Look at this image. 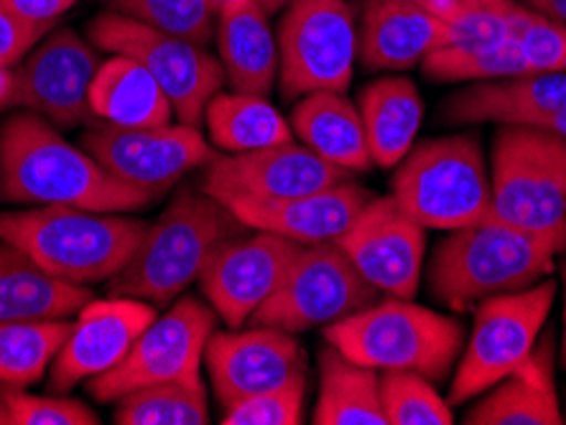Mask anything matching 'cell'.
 <instances>
[{
    "instance_id": "obj_1",
    "label": "cell",
    "mask_w": 566,
    "mask_h": 425,
    "mask_svg": "<svg viewBox=\"0 0 566 425\" xmlns=\"http://www.w3.org/2000/svg\"><path fill=\"white\" fill-rule=\"evenodd\" d=\"M164 194L118 179L60 136L44 115L21 110L0 125V202L126 214L146 210Z\"/></svg>"
},
{
    "instance_id": "obj_2",
    "label": "cell",
    "mask_w": 566,
    "mask_h": 425,
    "mask_svg": "<svg viewBox=\"0 0 566 425\" xmlns=\"http://www.w3.org/2000/svg\"><path fill=\"white\" fill-rule=\"evenodd\" d=\"M245 230L220 199L185 187L158 222L148 224L126 268L107 280V296L138 298L154 306L171 304L199 280L212 257L232 240L243 237Z\"/></svg>"
},
{
    "instance_id": "obj_3",
    "label": "cell",
    "mask_w": 566,
    "mask_h": 425,
    "mask_svg": "<svg viewBox=\"0 0 566 425\" xmlns=\"http://www.w3.org/2000/svg\"><path fill=\"white\" fill-rule=\"evenodd\" d=\"M148 224L123 212L33 206L0 214V240L21 247L54 278L93 288L115 278L136 253Z\"/></svg>"
},
{
    "instance_id": "obj_4",
    "label": "cell",
    "mask_w": 566,
    "mask_h": 425,
    "mask_svg": "<svg viewBox=\"0 0 566 425\" xmlns=\"http://www.w3.org/2000/svg\"><path fill=\"white\" fill-rule=\"evenodd\" d=\"M556 255V245L497 220L449 230L431 255L429 290L441 306L468 311L490 296L536 286L552 275Z\"/></svg>"
},
{
    "instance_id": "obj_5",
    "label": "cell",
    "mask_w": 566,
    "mask_h": 425,
    "mask_svg": "<svg viewBox=\"0 0 566 425\" xmlns=\"http://www.w3.org/2000/svg\"><path fill=\"white\" fill-rule=\"evenodd\" d=\"M324 339L357 364L416 372L434 385L447 380L464 349L460 321L406 298H386L329 323Z\"/></svg>"
},
{
    "instance_id": "obj_6",
    "label": "cell",
    "mask_w": 566,
    "mask_h": 425,
    "mask_svg": "<svg viewBox=\"0 0 566 425\" xmlns=\"http://www.w3.org/2000/svg\"><path fill=\"white\" fill-rule=\"evenodd\" d=\"M493 216L566 253V138L538 125H501L493 140Z\"/></svg>"
},
{
    "instance_id": "obj_7",
    "label": "cell",
    "mask_w": 566,
    "mask_h": 425,
    "mask_svg": "<svg viewBox=\"0 0 566 425\" xmlns=\"http://www.w3.org/2000/svg\"><path fill=\"white\" fill-rule=\"evenodd\" d=\"M394 199L427 230H460L493 216V183L480 140L434 138L403 156L394 177Z\"/></svg>"
},
{
    "instance_id": "obj_8",
    "label": "cell",
    "mask_w": 566,
    "mask_h": 425,
    "mask_svg": "<svg viewBox=\"0 0 566 425\" xmlns=\"http://www.w3.org/2000/svg\"><path fill=\"white\" fill-rule=\"evenodd\" d=\"M554 296L556 283L544 278L531 288L490 296L474 306V327L449 387V405L482 395L528 362Z\"/></svg>"
},
{
    "instance_id": "obj_9",
    "label": "cell",
    "mask_w": 566,
    "mask_h": 425,
    "mask_svg": "<svg viewBox=\"0 0 566 425\" xmlns=\"http://www.w3.org/2000/svg\"><path fill=\"white\" fill-rule=\"evenodd\" d=\"M87 39L105 54H123L144 64L154 74L174 107V118L199 128L207 103L222 89L224 70L207 46L171 36L120 15L105 11L87 23Z\"/></svg>"
},
{
    "instance_id": "obj_10",
    "label": "cell",
    "mask_w": 566,
    "mask_h": 425,
    "mask_svg": "<svg viewBox=\"0 0 566 425\" xmlns=\"http://www.w3.org/2000/svg\"><path fill=\"white\" fill-rule=\"evenodd\" d=\"M380 290L357 273L337 243L306 245L289 265L279 288L248 323L302 334L343 321L380 301Z\"/></svg>"
},
{
    "instance_id": "obj_11",
    "label": "cell",
    "mask_w": 566,
    "mask_h": 425,
    "mask_svg": "<svg viewBox=\"0 0 566 425\" xmlns=\"http://www.w3.org/2000/svg\"><path fill=\"white\" fill-rule=\"evenodd\" d=\"M279 87L289 99L345 92L357 62V23L347 0H296L279 23Z\"/></svg>"
},
{
    "instance_id": "obj_12",
    "label": "cell",
    "mask_w": 566,
    "mask_h": 425,
    "mask_svg": "<svg viewBox=\"0 0 566 425\" xmlns=\"http://www.w3.org/2000/svg\"><path fill=\"white\" fill-rule=\"evenodd\" d=\"M214 327L218 314L212 306L181 296L164 316H156L115 370L87 380V393L99 403H115L130 390L161 382L202 385L205 349Z\"/></svg>"
},
{
    "instance_id": "obj_13",
    "label": "cell",
    "mask_w": 566,
    "mask_h": 425,
    "mask_svg": "<svg viewBox=\"0 0 566 425\" xmlns=\"http://www.w3.org/2000/svg\"><path fill=\"white\" fill-rule=\"evenodd\" d=\"M99 49L72 29H52L23 62L15 64V107L44 115L56 128L72 130L95 120L90 87L99 70Z\"/></svg>"
},
{
    "instance_id": "obj_14",
    "label": "cell",
    "mask_w": 566,
    "mask_h": 425,
    "mask_svg": "<svg viewBox=\"0 0 566 425\" xmlns=\"http://www.w3.org/2000/svg\"><path fill=\"white\" fill-rule=\"evenodd\" d=\"M82 148L118 179L161 191H169L181 177L214 158L202 132L185 123L158 128L97 123L85 130Z\"/></svg>"
},
{
    "instance_id": "obj_15",
    "label": "cell",
    "mask_w": 566,
    "mask_h": 425,
    "mask_svg": "<svg viewBox=\"0 0 566 425\" xmlns=\"http://www.w3.org/2000/svg\"><path fill=\"white\" fill-rule=\"evenodd\" d=\"M335 243L380 294L406 301L419 294L427 227L406 214L394 196L370 199Z\"/></svg>"
},
{
    "instance_id": "obj_16",
    "label": "cell",
    "mask_w": 566,
    "mask_h": 425,
    "mask_svg": "<svg viewBox=\"0 0 566 425\" xmlns=\"http://www.w3.org/2000/svg\"><path fill=\"white\" fill-rule=\"evenodd\" d=\"M353 181V173L324 161L304 144H289L258 148V151L214 156L205 166L199 189L220 202L235 199H289L312 194L337 183Z\"/></svg>"
},
{
    "instance_id": "obj_17",
    "label": "cell",
    "mask_w": 566,
    "mask_h": 425,
    "mask_svg": "<svg viewBox=\"0 0 566 425\" xmlns=\"http://www.w3.org/2000/svg\"><path fill=\"white\" fill-rule=\"evenodd\" d=\"M302 247L294 240L261 230L224 245L199 275V286L218 319L230 329L248 323L265 298L279 288Z\"/></svg>"
},
{
    "instance_id": "obj_18",
    "label": "cell",
    "mask_w": 566,
    "mask_h": 425,
    "mask_svg": "<svg viewBox=\"0 0 566 425\" xmlns=\"http://www.w3.org/2000/svg\"><path fill=\"white\" fill-rule=\"evenodd\" d=\"M205 366L214 397L228 411L306 374V357L289 331L253 327L248 331H214L205 349Z\"/></svg>"
},
{
    "instance_id": "obj_19",
    "label": "cell",
    "mask_w": 566,
    "mask_h": 425,
    "mask_svg": "<svg viewBox=\"0 0 566 425\" xmlns=\"http://www.w3.org/2000/svg\"><path fill=\"white\" fill-rule=\"evenodd\" d=\"M74 321L70 339L52 362L49 390L70 393L80 382L105 374L126 360L138 337L156 319V306L138 298H93Z\"/></svg>"
},
{
    "instance_id": "obj_20",
    "label": "cell",
    "mask_w": 566,
    "mask_h": 425,
    "mask_svg": "<svg viewBox=\"0 0 566 425\" xmlns=\"http://www.w3.org/2000/svg\"><path fill=\"white\" fill-rule=\"evenodd\" d=\"M457 41V33L421 0H365L357 60L370 72H409Z\"/></svg>"
},
{
    "instance_id": "obj_21",
    "label": "cell",
    "mask_w": 566,
    "mask_h": 425,
    "mask_svg": "<svg viewBox=\"0 0 566 425\" xmlns=\"http://www.w3.org/2000/svg\"><path fill=\"white\" fill-rule=\"evenodd\" d=\"M373 199L360 183L345 181L337 187L289 199H235L228 202L248 230L271 232L298 245L335 243Z\"/></svg>"
},
{
    "instance_id": "obj_22",
    "label": "cell",
    "mask_w": 566,
    "mask_h": 425,
    "mask_svg": "<svg viewBox=\"0 0 566 425\" xmlns=\"http://www.w3.org/2000/svg\"><path fill=\"white\" fill-rule=\"evenodd\" d=\"M566 113V74H523L468 87L441 107L449 123L538 125Z\"/></svg>"
},
{
    "instance_id": "obj_23",
    "label": "cell",
    "mask_w": 566,
    "mask_h": 425,
    "mask_svg": "<svg viewBox=\"0 0 566 425\" xmlns=\"http://www.w3.org/2000/svg\"><path fill=\"white\" fill-rule=\"evenodd\" d=\"M218 49L232 92L271 95L279 79V41L258 0H218Z\"/></svg>"
},
{
    "instance_id": "obj_24",
    "label": "cell",
    "mask_w": 566,
    "mask_h": 425,
    "mask_svg": "<svg viewBox=\"0 0 566 425\" xmlns=\"http://www.w3.org/2000/svg\"><path fill=\"white\" fill-rule=\"evenodd\" d=\"M93 298V288L54 278L21 247L0 240V323L72 319Z\"/></svg>"
},
{
    "instance_id": "obj_25",
    "label": "cell",
    "mask_w": 566,
    "mask_h": 425,
    "mask_svg": "<svg viewBox=\"0 0 566 425\" xmlns=\"http://www.w3.org/2000/svg\"><path fill=\"white\" fill-rule=\"evenodd\" d=\"M291 128L306 148L339 169L357 173L373 166L360 110L345 92L324 89L304 95L291 115Z\"/></svg>"
},
{
    "instance_id": "obj_26",
    "label": "cell",
    "mask_w": 566,
    "mask_h": 425,
    "mask_svg": "<svg viewBox=\"0 0 566 425\" xmlns=\"http://www.w3.org/2000/svg\"><path fill=\"white\" fill-rule=\"evenodd\" d=\"M468 425H559V411L552 378V341L536 344L528 362L490 387L464 418Z\"/></svg>"
},
{
    "instance_id": "obj_27",
    "label": "cell",
    "mask_w": 566,
    "mask_h": 425,
    "mask_svg": "<svg viewBox=\"0 0 566 425\" xmlns=\"http://www.w3.org/2000/svg\"><path fill=\"white\" fill-rule=\"evenodd\" d=\"M90 107L95 120L118 128H158L174 118L169 97L154 74L123 54H111L99 64L90 87Z\"/></svg>"
},
{
    "instance_id": "obj_28",
    "label": "cell",
    "mask_w": 566,
    "mask_h": 425,
    "mask_svg": "<svg viewBox=\"0 0 566 425\" xmlns=\"http://www.w3.org/2000/svg\"><path fill=\"white\" fill-rule=\"evenodd\" d=\"M357 110L368 136L370 158L380 169L401 163L423 118L419 89L409 77H382L360 92Z\"/></svg>"
},
{
    "instance_id": "obj_29",
    "label": "cell",
    "mask_w": 566,
    "mask_h": 425,
    "mask_svg": "<svg viewBox=\"0 0 566 425\" xmlns=\"http://www.w3.org/2000/svg\"><path fill=\"white\" fill-rule=\"evenodd\" d=\"M316 425H388L380 400L378 370L347 360L327 344L319 352V397Z\"/></svg>"
},
{
    "instance_id": "obj_30",
    "label": "cell",
    "mask_w": 566,
    "mask_h": 425,
    "mask_svg": "<svg viewBox=\"0 0 566 425\" xmlns=\"http://www.w3.org/2000/svg\"><path fill=\"white\" fill-rule=\"evenodd\" d=\"M207 132L224 153H245L294 140V128L263 95L218 92L205 110Z\"/></svg>"
},
{
    "instance_id": "obj_31",
    "label": "cell",
    "mask_w": 566,
    "mask_h": 425,
    "mask_svg": "<svg viewBox=\"0 0 566 425\" xmlns=\"http://www.w3.org/2000/svg\"><path fill=\"white\" fill-rule=\"evenodd\" d=\"M72 329L70 319L0 323V387L36 385Z\"/></svg>"
},
{
    "instance_id": "obj_32",
    "label": "cell",
    "mask_w": 566,
    "mask_h": 425,
    "mask_svg": "<svg viewBox=\"0 0 566 425\" xmlns=\"http://www.w3.org/2000/svg\"><path fill=\"white\" fill-rule=\"evenodd\" d=\"M113 421L118 425H207L205 385H181V382H161L146 385L115 400Z\"/></svg>"
},
{
    "instance_id": "obj_33",
    "label": "cell",
    "mask_w": 566,
    "mask_h": 425,
    "mask_svg": "<svg viewBox=\"0 0 566 425\" xmlns=\"http://www.w3.org/2000/svg\"><path fill=\"white\" fill-rule=\"evenodd\" d=\"M434 82H490L531 74L513 44H449L421 62Z\"/></svg>"
},
{
    "instance_id": "obj_34",
    "label": "cell",
    "mask_w": 566,
    "mask_h": 425,
    "mask_svg": "<svg viewBox=\"0 0 566 425\" xmlns=\"http://www.w3.org/2000/svg\"><path fill=\"white\" fill-rule=\"evenodd\" d=\"M107 11H115L146 26L171 36L210 46L218 33V0H105Z\"/></svg>"
},
{
    "instance_id": "obj_35",
    "label": "cell",
    "mask_w": 566,
    "mask_h": 425,
    "mask_svg": "<svg viewBox=\"0 0 566 425\" xmlns=\"http://www.w3.org/2000/svg\"><path fill=\"white\" fill-rule=\"evenodd\" d=\"M457 33V44H511L521 0H421Z\"/></svg>"
},
{
    "instance_id": "obj_36",
    "label": "cell",
    "mask_w": 566,
    "mask_h": 425,
    "mask_svg": "<svg viewBox=\"0 0 566 425\" xmlns=\"http://www.w3.org/2000/svg\"><path fill=\"white\" fill-rule=\"evenodd\" d=\"M380 400L388 425H452V405L434 382L416 372L388 370L380 374Z\"/></svg>"
},
{
    "instance_id": "obj_37",
    "label": "cell",
    "mask_w": 566,
    "mask_h": 425,
    "mask_svg": "<svg viewBox=\"0 0 566 425\" xmlns=\"http://www.w3.org/2000/svg\"><path fill=\"white\" fill-rule=\"evenodd\" d=\"M511 44L531 74H566L564 23L546 19L521 3L513 19Z\"/></svg>"
},
{
    "instance_id": "obj_38",
    "label": "cell",
    "mask_w": 566,
    "mask_h": 425,
    "mask_svg": "<svg viewBox=\"0 0 566 425\" xmlns=\"http://www.w3.org/2000/svg\"><path fill=\"white\" fill-rule=\"evenodd\" d=\"M306 393V374L289 380L286 385L265 390L243 403L232 405L222 415V425H298Z\"/></svg>"
},
{
    "instance_id": "obj_39",
    "label": "cell",
    "mask_w": 566,
    "mask_h": 425,
    "mask_svg": "<svg viewBox=\"0 0 566 425\" xmlns=\"http://www.w3.org/2000/svg\"><path fill=\"white\" fill-rule=\"evenodd\" d=\"M11 425H97L93 407L74 397L29 395L21 387H0Z\"/></svg>"
},
{
    "instance_id": "obj_40",
    "label": "cell",
    "mask_w": 566,
    "mask_h": 425,
    "mask_svg": "<svg viewBox=\"0 0 566 425\" xmlns=\"http://www.w3.org/2000/svg\"><path fill=\"white\" fill-rule=\"evenodd\" d=\"M49 31H52L49 26H39V23L19 19V15L8 11V8L0 3V66H15L23 62V56H27Z\"/></svg>"
},
{
    "instance_id": "obj_41",
    "label": "cell",
    "mask_w": 566,
    "mask_h": 425,
    "mask_svg": "<svg viewBox=\"0 0 566 425\" xmlns=\"http://www.w3.org/2000/svg\"><path fill=\"white\" fill-rule=\"evenodd\" d=\"M8 11H13L19 19L39 26L54 29L56 21L77 3V0H0Z\"/></svg>"
},
{
    "instance_id": "obj_42",
    "label": "cell",
    "mask_w": 566,
    "mask_h": 425,
    "mask_svg": "<svg viewBox=\"0 0 566 425\" xmlns=\"http://www.w3.org/2000/svg\"><path fill=\"white\" fill-rule=\"evenodd\" d=\"M19 95V74L15 66H0V113L13 110Z\"/></svg>"
},
{
    "instance_id": "obj_43",
    "label": "cell",
    "mask_w": 566,
    "mask_h": 425,
    "mask_svg": "<svg viewBox=\"0 0 566 425\" xmlns=\"http://www.w3.org/2000/svg\"><path fill=\"white\" fill-rule=\"evenodd\" d=\"M523 6H528L531 11H536L546 19L559 21L566 26V0H521Z\"/></svg>"
},
{
    "instance_id": "obj_44",
    "label": "cell",
    "mask_w": 566,
    "mask_h": 425,
    "mask_svg": "<svg viewBox=\"0 0 566 425\" xmlns=\"http://www.w3.org/2000/svg\"><path fill=\"white\" fill-rule=\"evenodd\" d=\"M538 128H548V130L559 132V136H564V138H566V113H562V115H554V118L541 120V123H538Z\"/></svg>"
},
{
    "instance_id": "obj_45",
    "label": "cell",
    "mask_w": 566,
    "mask_h": 425,
    "mask_svg": "<svg viewBox=\"0 0 566 425\" xmlns=\"http://www.w3.org/2000/svg\"><path fill=\"white\" fill-rule=\"evenodd\" d=\"M258 3H261L263 8H265V13H279V11H286V8L291 6V3H296V0H258Z\"/></svg>"
},
{
    "instance_id": "obj_46",
    "label": "cell",
    "mask_w": 566,
    "mask_h": 425,
    "mask_svg": "<svg viewBox=\"0 0 566 425\" xmlns=\"http://www.w3.org/2000/svg\"><path fill=\"white\" fill-rule=\"evenodd\" d=\"M562 280H564V339H562V364L566 366V257L562 261Z\"/></svg>"
},
{
    "instance_id": "obj_47",
    "label": "cell",
    "mask_w": 566,
    "mask_h": 425,
    "mask_svg": "<svg viewBox=\"0 0 566 425\" xmlns=\"http://www.w3.org/2000/svg\"><path fill=\"white\" fill-rule=\"evenodd\" d=\"M0 425H11V413H8L3 395H0Z\"/></svg>"
},
{
    "instance_id": "obj_48",
    "label": "cell",
    "mask_w": 566,
    "mask_h": 425,
    "mask_svg": "<svg viewBox=\"0 0 566 425\" xmlns=\"http://www.w3.org/2000/svg\"><path fill=\"white\" fill-rule=\"evenodd\" d=\"M564 423H566V421H564Z\"/></svg>"
}]
</instances>
